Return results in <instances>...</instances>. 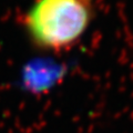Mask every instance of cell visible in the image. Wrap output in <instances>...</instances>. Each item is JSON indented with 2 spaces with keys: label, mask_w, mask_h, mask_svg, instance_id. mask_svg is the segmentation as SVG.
I'll return each instance as SVG.
<instances>
[{
  "label": "cell",
  "mask_w": 133,
  "mask_h": 133,
  "mask_svg": "<svg viewBox=\"0 0 133 133\" xmlns=\"http://www.w3.org/2000/svg\"><path fill=\"white\" fill-rule=\"evenodd\" d=\"M95 9L97 0H32L19 22L37 49L58 55L80 42Z\"/></svg>",
  "instance_id": "6da1fadb"
}]
</instances>
